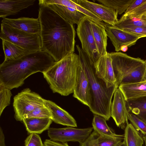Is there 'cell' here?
Wrapping results in <instances>:
<instances>
[{
    "label": "cell",
    "mask_w": 146,
    "mask_h": 146,
    "mask_svg": "<svg viewBox=\"0 0 146 146\" xmlns=\"http://www.w3.org/2000/svg\"><path fill=\"white\" fill-rule=\"evenodd\" d=\"M118 146H126V145L123 140V141H122Z\"/></svg>",
    "instance_id": "42"
},
{
    "label": "cell",
    "mask_w": 146,
    "mask_h": 146,
    "mask_svg": "<svg viewBox=\"0 0 146 146\" xmlns=\"http://www.w3.org/2000/svg\"><path fill=\"white\" fill-rule=\"evenodd\" d=\"M44 100L30 88L24 89L13 98V106L16 120L22 121L24 115L37 108L45 105Z\"/></svg>",
    "instance_id": "7"
},
{
    "label": "cell",
    "mask_w": 146,
    "mask_h": 146,
    "mask_svg": "<svg viewBox=\"0 0 146 146\" xmlns=\"http://www.w3.org/2000/svg\"><path fill=\"white\" fill-rule=\"evenodd\" d=\"M36 0H0V17L3 19L16 15L33 5Z\"/></svg>",
    "instance_id": "17"
},
{
    "label": "cell",
    "mask_w": 146,
    "mask_h": 146,
    "mask_svg": "<svg viewBox=\"0 0 146 146\" xmlns=\"http://www.w3.org/2000/svg\"><path fill=\"white\" fill-rule=\"evenodd\" d=\"M104 5L116 11L118 14L125 12L134 0H96Z\"/></svg>",
    "instance_id": "29"
},
{
    "label": "cell",
    "mask_w": 146,
    "mask_h": 146,
    "mask_svg": "<svg viewBox=\"0 0 146 146\" xmlns=\"http://www.w3.org/2000/svg\"><path fill=\"white\" fill-rule=\"evenodd\" d=\"M25 146H44L41 139L37 134H30L25 140Z\"/></svg>",
    "instance_id": "34"
},
{
    "label": "cell",
    "mask_w": 146,
    "mask_h": 146,
    "mask_svg": "<svg viewBox=\"0 0 146 146\" xmlns=\"http://www.w3.org/2000/svg\"><path fill=\"white\" fill-rule=\"evenodd\" d=\"M124 135L110 137L100 135L94 131L80 146H118L124 139Z\"/></svg>",
    "instance_id": "20"
},
{
    "label": "cell",
    "mask_w": 146,
    "mask_h": 146,
    "mask_svg": "<svg viewBox=\"0 0 146 146\" xmlns=\"http://www.w3.org/2000/svg\"><path fill=\"white\" fill-rule=\"evenodd\" d=\"M38 18L42 50L55 62L74 52L76 31L73 25L46 6H39Z\"/></svg>",
    "instance_id": "1"
},
{
    "label": "cell",
    "mask_w": 146,
    "mask_h": 146,
    "mask_svg": "<svg viewBox=\"0 0 146 146\" xmlns=\"http://www.w3.org/2000/svg\"><path fill=\"white\" fill-rule=\"evenodd\" d=\"M93 36L98 51L100 56L106 54L107 52V35L105 28L91 20Z\"/></svg>",
    "instance_id": "21"
},
{
    "label": "cell",
    "mask_w": 146,
    "mask_h": 146,
    "mask_svg": "<svg viewBox=\"0 0 146 146\" xmlns=\"http://www.w3.org/2000/svg\"><path fill=\"white\" fill-rule=\"evenodd\" d=\"M142 138L145 142V146H146V135H143V136Z\"/></svg>",
    "instance_id": "43"
},
{
    "label": "cell",
    "mask_w": 146,
    "mask_h": 146,
    "mask_svg": "<svg viewBox=\"0 0 146 146\" xmlns=\"http://www.w3.org/2000/svg\"><path fill=\"white\" fill-rule=\"evenodd\" d=\"M12 96V94L10 90L0 86V116L5 108L10 104Z\"/></svg>",
    "instance_id": "31"
},
{
    "label": "cell",
    "mask_w": 146,
    "mask_h": 146,
    "mask_svg": "<svg viewBox=\"0 0 146 146\" xmlns=\"http://www.w3.org/2000/svg\"><path fill=\"white\" fill-rule=\"evenodd\" d=\"M0 38L28 50H42L39 35L27 33L2 23Z\"/></svg>",
    "instance_id": "6"
},
{
    "label": "cell",
    "mask_w": 146,
    "mask_h": 146,
    "mask_svg": "<svg viewBox=\"0 0 146 146\" xmlns=\"http://www.w3.org/2000/svg\"><path fill=\"white\" fill-rule=\"evenodd\" d=\"M2 40L3 48L5 55L4 61L14 60L34 52L25 49L7 41Z\"/></svg>",
    "instance_id": "24"
},
{
    "label": "cell",
    "mask_w": 146,
    "mask_h": 146,
    "mask_svg": "<svg viewBox=\"0 0 146 146\" xmlns=\"http://www.w3.org/2000/svg\"><path fill=\"white\" fill-rule=\"evenodd\" d=\"M118 87L122 84L142 82L146 67L145 60L120 52L110 53Z\"/></svg>",
    "instance_id": "5"
},
{
    "label": "cell",
    "mask_w": 146,
    "mask_h": 146,
    "mask_svg": "<svg viewBox=\"0 0 146 146\" xmlns=\"http://www.w3.org/2000/svg\"><path fill=\"white\" fill-rule=\"evenodd\" d=\"M122 30L140 36L141 38L146 37V26L136 28L124 29Z\"/></svg>",
    "instance_id": "35"
},
{
    "label": "cell",
    "mask_w": 146,
    "mask_h": 146,
    "mask_svg": "<svg viewBox=\"0 0 146 146\" xmlns=\"http://www.w3.org/2000/svg\"><path fill=\"white\" fill-rule=\"evenodd\" d=\"M93 130L92 127L83 129L70 126L62 128H49L48 134L52 141L62 143L78 142L81 145L87 139Z\"/></svg>",
    "instance_id": "8"
},
{
    "label": "cell",
    "mask_w": 146,
    "mask_h": 146,
    "mask_svg": "<svg viewBox=\"0 0 146 146\" xmlns=\"http://www.w3.org/2000/svg\"><path fill=\"white\" fill-rule=\"evenodd\" d=\"M31 117L46 118L52 119V118L51 111L45 105L37 108L26 114L24 116L23 119Z\"/></svg>",
    "instance_id": "30"
},
{
    "label": "cell",
    "mask_w": 146,
    "mask_h": 146,
    "mask_svg": "<svg viewBox=\"0 0 146 146\" xmlns=\"http://www.w3.org/2000/svg\"><path fill=\"white\" fill-rule=\"evenodd\" d=\"M1 23L29 33L40 35V25L38 18L22 17L17 19H3Z\"/></svg>",
    "instance_id": "15"
},
{
    "label": "cell",
    "mask_w": 146,
    "mask_h": 146,
    "mask_svg": "<svg viewBox=\"0 0 146 146\" xmlns=\"http://www.w3.org/2000/svg\"><path fill=\"white\" fill-rule=\"evenodd\" d=\"M52 121L50 119L36 117L25 118L22 121L29 133L37 134L48 130Z\"/></svg>",
    "instance_id": "22"
},
{
    "label": "cell",
    "mask_w": 146,
    "mask_h": 146,
    "mask_svg": "<svg viewBox=\"0 0 146 146\" xmlns=\"http://www.w3.org/2000/svg\"><path fill=\"white\" fill-rule=\"evenodd\" d=\"M146 1V0H134V1L129 6L123 15H126L132 11Z\"/></svg>",
    "instance_id": "36"
},
{
    "label": "cell",
    "mask_w": 146,
    "mask_h": 146,
    "mask_svg": "<svg viewBox=\"0 0 146 146\" xmlns=\"http://www.w3.org/2000/svg\"><path fill=\"white\" fill-rule=\"evenodd\" d=\"M145 62H146V60H145Z\"/></svg>",
    "instance_id": "44"
},
{
    "label": "cell",
    "mask_w": 146,
    "mask_h": 146,
    "mask_svg": "<svg viewBox=\"0 0 146 146\" xmlns=\"http://www.w3.org/2000/svg\"><path fill=\"white\" fill-rule=\"evenodd\" d=\"M105 29L107 36L110 38L117 52L121 51L123 46L130 47L134 45L137 40L141 38L140 36L108 25Z\"/></svg>",
    "instance_id": "11"
},
{
    "label": "cell",
    "mask_w": 146,
    "mask_h": 146,
    "mask_svg": "<svg viewBox=\"0 0 146 146\" xmlns=\"http://www.w3.org/2000/svg\"><path fill=\"white\" fill-rule=\"evenodd\" d=\"M78 56L74 52L55 62L42 73L53 92L66 96L73 93L78 66Z\"/></svg>",
    "instance_id": "4"
},
{
    "label": "cell",
    "mask_w": 146,
    "mask_h": 146,
    "mask_svg": "<svg viewBox=\"0 0 146 146\" xmlns=\"http://www.w3.org/2000/svg\"><path fill=\"white\" fill-rule=\"evenodd\" d=\"M0 146H5L4 135L1 127L0 128Z\"/></svg>",
    "instance_id": "38"
},
{
    "label": "cell",
    "mask_w": 146,
    "mask_h": 146,
    "mask_svg": "<svg viewBox=\"0 0 146 146\" xmlns=\"http://www.w3.org/2000/svg\"><path fill=\"white\" fill-rule=\"evenodd\" d=\"M94 63L96 74L105 82L107 87L110 88L116 85L110 53L107 52L106 54L100 56Z\"/></svg>",
    "instance_id": "13"
},
{
    "label": "cell",
    "mask_w": 146,
    "mask_h": 146,
    "mask_svg": "<svg viewBox=\"0 0 146 146\" xmlns=\"http://www.w3.org/2000/svg\"><path fill=\"white\" fill-rule=\"evenodd\" d=\"M124 135L123 141L126 146H142L143 138L131 123L127 124Z\"/></svg>",
    "instance_id": "26"
},
{
    "label": "cell",
    "mask_w": 146,
    "mask_h": 146,
    "mask_svg": "<svg viewBox=\"0 0 146 146\" xmlns=\"http://www.w3.org/2000/svg\"><path fill=\"white\" fill-rule=\"evenodd\" d=\"M145 15H146V14H145Z\"/></svg>",
    "instance_id": "45"
},
{
    "label": "cell",
    "mask_w": 146,
    "mask_h": 146,
    "mask_svg": "<svg viewBox=\"0 0 146 146\" xmlns=\"http://www.w3.org/2000/svg\"><path fill=\"white\" fill-rule=\"evenodd\" d=\"M44 101L45 105L51 111L53 121L64 125L77 127L76 121L67 111L51 101L45 99Z\"/></svg>",
    "instance_id": "16"
},
{
    "label": "cell",
    "mask_w": 146,
    "mask_h": 146,
    "mask_svg": "<svg viewBox=\"0 0 146 146\" xmlns=\"http://www.w3.org/2000/svg\"><path fill=\"white\" fill-rule=\"evenodd\" d=\"M91 20L87 16L84 17L77 25L76 31L81 48L95 63L100 56L93 36Z\"/></svg>",
    "instance_id": "9"
},
{
    "label": "cell",
    "mask_w": 146,
    "mask_h": 146,
    "mask_svg": "<svg viewBox=\"0 0 146 146\" xmlns=\"http://www.w3.org/2000/svg\"><path fill=\"white\" fill-rule=\"evenodd\" d=\"M55 62L42 50L33 52L14 60L4 61L0 65V86L10 90L18 88L30 75L38 72L42 73Z\"/></svg>",
    "instance_id": "2"
},
{
    "label": "cell",
    "mask_w": 146,
    "mask_h": 146,
    "mask_svg": "<svg viewBox=\"0 0 146 146\" xmlns=\"http://www.w3.org/2000/svg\"><path fill=\"white\" fill-rule=\"evenodd\" d=\"M78 58L86 75L90 88L89 107L94 114L108 120L111 117V100L116 85L108 88L106 83L97 75L94 62L78 45L76 46Z\"/></svg>",
    "instance_id": "3"
},
{
    "label": "cell",
    "mask_w": 146,
    "mask_h": 146,
    "mask_svg": "<svg viewBox=\"0 0 146 146\" xmlns=\"http://www.w3.org/2000/svg\"><path fill=\"white\" fill-rule=\"evenodd\" d=\"M128 119L136 130L146 135V122L136 115L131 113H129Z\"/></svg>",
    "instance_id": "32"
},
{
    "label": "cell",
    "mask_w": 146,
    "mask_h": 146,
    "mask_svg": "<svg viewBox=\"0 0 146 146\" xmlns=\"http://www.w3.org/2000/svg\"><path fill=\"white\" fill-rule=\"evenodd\" d=\"M142 81H146V67L143 75Z\"/></svg>",
    "instance_id": "39"
},
{
    "label": "cell",
    "mask_w": 146,
    "mask_h": 146,
    "mask_svg": "<svg viewBox=\"0 0 146 146\" xmlns=\"http://www.w3.org/2000/svg\"><path fill=\"white\" fill-rule=\"evenodd\" d=\"M73 93L74 98L89 107L90 102L89 82L85 72L79 60L76 85Z\"/></svg>",
    "instance_id": "14"
},
{
    "label": "cell",
    "mask_w": 146,
    "mask_h": 146,
    "mask_svg": "<svg viewBox=\"0 0 146 146\" xmlns=\"http://www.w3.org/2000/svg\"><path fill=\"white\" fill-rule=\"evenodd\" d=\"M76 4L82 6L98 16L106 24L113 26L118 21V13L113 9L103 5L86 0H73Z\"/></svg>",
    "instance_id": "10"
},
{
    "label": "cell",
    "mask_w": 146,
    "mask_h": 146,
    "mask_svg": "<svg viewBox=\"0 0 146 146\" xmlns=\"http://www.w3.org/2000/svg\"><path fill=\"white\" fill-rule=\"evenodd\" d=\"M38 1L39 6H46L50 4H58L71 7L83 13L92 21L105 29L108 25L104 23L100 18L96 15L76 3L73 0H39Z\"/></svg>",
    "instance_id": "18"
},
{
    "label": "cell",
    "mask_w": 146,
    "mask_h": 146,
    "mask_svg": "<svg viewBox=\"0 0 146 146\" xmlns=\"http://www.w3.org/2000/svg\"><path fill=\"white\" fill-rule=\"evenodd\" d=\"M146 26V15L141 17H131L120 19L113 26L122 30L124 29L133 28Z\"/></svg>",
    "instance_id": "28"
},
{
    "label": "cell",
    "mask_w": 146,
    "mask_h": 146,
    "mask_svg": "<svg viewBox=\"0 0 146 146\" xmlns=\"http://www.w3.org/2000/svg\"><path fill=\"white\" fill-rule=\"evenodd\" d=\"M126 100L146 96V81L120 85Z\"/></svg>",
    "instance_id": "23"
},
{
    "label": "cell",
    "mask_w": 146,
    "mask_h": 146,
    "mask_svg": "<svg viewBox=\"0 0 146 146\" xmlns=\"http://www.w3.org/2000/svg\"><path fill=\"white\" fill-rule=\"evenodd\" d=\"M128 47L126 46H123L121 48V50L123 52L126 51L128 49Z\"/></svg>",
    "instance_id": "41"
},
{
    "label": "cell",
    "mask_w": 146,
    "mask_h": 146,
    "mask_svg": "<svg viewBox=\"0 0 146 146\" xmlns=\"http://www.w3.org/2000/svg\"><path fill=\"white\" fill-rule=\"evenodd\" d=\"M46 6L53 10L63 19L72 25L79 23L86 16L71 7L58 4H50Z\"/></svg>",
    "instance_id": "19"
},
{
    "label": "cell",
    "mask_w": 146,
    "mask_h": 146,
    "mask_svg": "<svg viewBox=\"0 0 146 146\" xmlns=\"http://www.w3.org/2000/svg\"><path fill=\"white\" fill-rule=\"evenodd\" d=\"M129 113L137 115H146V96L126 100Z\"/></svg>",
    "instance_id": "27"
},
{
    "label": "cell",
    "mask_w": 146,
    "mask_h": 146,
    "mask_svg": "<svg viewBox=\"0 0 146 146\" xmlns=\"http://www.w3.org/2000/svg\"><path fill=\"white\" fill-rule=\"evenodd\" d=\"M146 14V1L126 15H123L121 18L123 19L131 17H141Z\"/></svg>",
    "instance_id": "33"
},
{
    "label": "cell",
    "mask_w": 146,
    "mask_h": 146,
    "mask_svg": "<svg viewBox=\"0 0 146 146\" xmlns=\"http://www.w3.org/2000/svg\"><path fill=\"white\" fill-rule=\"evenodd\" d=\"M113 101L111 108V117L118 127L128 124L129 113L126 105V100L122 91L119 88L114 93Z\"/></svg>",
    "instance_id": "12"
},
{
    "label": "cell",
    "mask_w": 146,
    "mask_h": 146,
    "mask_svg": "<svg viewBox=\"0 0 146 146\" xmlns=\"http://www.w3.org/2000/svg\"><path fill=\"white\" fill-rule=\"evenodd\" d=\"M137 116L139 118L146 122V115Z\"/></svg>",
    "instance_id": "40"
},
{
    "label": "cell",
    "mask_w": 146,
    "mask_h": 146,
    "mask_svg": "<svg viewBox=\"0 0 146 146\" xmlns=\"http://www.w3.org/2000/svg\"><path fill=\"white\" fill-rule=\"evenodd\" d=\"M44 146H69L67 143H62L46 139L44 142Z\"/></svg>",
    "instance_id": "37"
},
{
    "label": "cell",
    "mask_w": 146,
    "mask_h": 146,
    "mask_svg": "<svg viewBox=\"0 0 146 146\" xmlns=\"http://www.w3.org/2000/svg\"><path fill=\"white\" fill-rule=\"evenodd\" d=\"M106 120L100 115H94L92 122L93 130L99 134L110 137H117L121 135H117L108 125Z\"/></svg>",
    "instance_id": "25"
}]
</instances>
